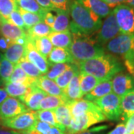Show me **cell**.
<instances>
[{
    "label": "cell",
    "instance_id": "1",
    "mask_svg": "<svg viewBox=\"0 0 134 134\" xmlns=\"http://www.w3.org/2000/svg\"><path fill=\"white\" fill-rule=\"evenodd\" d=\"M69 14L72 21L69 25L72 34L90 36L99 31L102 25L100 16L93 13L76 0H72Z\"/></svg>",
    "mask_w": 134,
    "mask_h": 134
},
{
    "label": "cell",
    "instance_id": "2",
    "mask_svg": "<svg viewBox=\"0 0 134 134\" xmlns=\"http://www.w3.org/2000/svg\"><path fill=\"white\" fill-rule=\"evenodd\" d=\"M75 63L80 73L90 75L100 81L111 80L117 73L122 72L124 69L116 57L108 54Z\"/></svg>",
    "mask_w": 134,
    "mask_h": 134
},
{
    "label": "cell",
    "instance_id": "3",
    "mask_svg": "<svg viewBox=\"0 0 134 134\" xmlns=\"http://www.w3.org/2000/svg\"><path fill=\"white\" fill-rule=\"evenodd\" d=\"M72 45L68 51L75 63L86 61L105 54L104 47L90 36L72 34Z\"/></svg>",
    "mask_w": 134,
    "mask_h": 134
},
{
    "label": "cell",
    "instance_id": "4",
    "mask_svg": "<svg viewBox=\"0 0 134 134\" xmlns=\"http://www.w3.org/2000/svg\"><path fill=\"white\" fill-rule=\"evenodd\" d=\"M106 121V118L99 108L95 106L90 111L83 115L72 118L70 126L66 130V134H77L83 132L92 125Z\"/></svg>",
    "mask_w": 134,
    "mask_h": 134
},
{
    "label": "cell",
    "instance_id": "5",
    "mask_svg": "<svg viewBox=\"0 0 134 134\" xmlns=\"http://www.w3.org/2000/svg\"><path fill=\"white\" fill-rule=\"evenodd\" d=\"M94 104L99 108L106 119L117 121L121 115V98L113 92L97 99Z\"/></svg>",
    "mask_w": 134,
    "mask_h": 134
},
{
    "label": "cell",
    "instance_id": "6",
    "mask_svg": "<svg viewBox=\"0 0 134 134\" xmlns=\"http://www.w3.org/2000/svg\"><path fill=\"white\" fill-rule=\"evenodd\" d=\"M104 50L115 57H125L134 51V34H120L106 44Z\"/></svg>",
    "mask_w": 134,
    "mask_h": 134
},
{
    "label": "cell",
    "instance_id": "7",
    "mask_svg": "<svg viewBox=\"0 0 134 134\" xmlns=\"http://www.w3.org/2000/svg\"><path fill=\"white\" fill-rule=\"evenodd\" d=\"M121 34H134V8L127 5H118L113 10Z\"/></svg>",
    "mask_w": 134,
    "mask_h": 134
},
{
    "label": "cell",
    "instance_id": "8",
    "mask_svg": "<svg viewBox=\"0 0 134 134\" xmlns=\"http://www.w3.org/2000/svg\"><path fill=\"white\" fill-rule=\"evenodd\" d=\"M37 121L35 111H29L9 119L0 121V125L5 127L25 132L34 128Z\"/></svg>",
    "mask_w": 134,
    "mask_h": 134
},
{
    "label": "cell",
    "instance_id": "9",
    "mask_svg": "<svg viewBox=\"0 0 134 134\" xmlns=\"http://www.w3.org/2000/svg\"><path fill=\"white\" fill-rule=\"evenodd\" d=\"M120 34L119 27L117 24L115 15L112 12L102 22L101 27L98 31L96 39L97 42L104 47V45Z\"/></svg>",
    "mask_w": 134,
    "mask_h": 134
},
{
    "label": "cell",
    "instance_id": "10",
    "mask_svg": "<svg viewBox=\"0 0 134 134\" xmlns=\"http://www.w3.org/2000/svg\"><path fill=\"white\" fill-rule=\"evenodd\" d=\"M29 111L26 106L19 99L8 97L0 105V121L14 118Z\"/></svg>",
    "mask_w": 134,
    "mask_h": 134
},
{
    "label": "cell",
    "instance_id": "11",
    "mask_svg": "<svg viewBox=\"0 0 134 134\" xmlns=\"http://www.w3.org/2000/svg\"><path fill=\"white\" fill-rule=\"evenodd\" d=\"M111 81L113 93L120 98L134 90V78L123 71L117 73Z\"/></svg>",
    "mask_w": 134,
    "mask_h": 134
},
{
    "label": "cell",
    "instance_id": "12",
    "mask_svg": "<svg viewBox=\"0 0 134 134\" xmlns=\"http://www.w3.org/2000/svg\"><path fill=\"white\" fill-rule=\"evenodd\" d=\"M25 52L24 58L28 60L29 62L34 64L42 73L46 75L49 70V64L48 60L40 54L34 46L33 43L27 38V43L25 44Z\"/></svg>",
    "mask_w": 134,
    "mask_h": 134
},
{
    "label": "cell",
    "instance_id": "13",
    "mask_svg": "<svg viewBox=\"0 0 134 134\" xmlns=\"http://www.w3.org/2000/svg\"><path fill=\"white\" fill-rule=\"evenodd\" d=\"M46 96H47V94L45 92L39 89L35 85H33L29 86L27 95L21 100V102H23L30 111H37L39 110V107L41 100Z\"/></svg>",
    "mask_w": 134,
    "mask_h": 134
},
{
    "label": "cell",
    "instance_id": "14",
    "mask_svg": "<svg viewBox=\"0 0 134 134\" xmlns=\"http://www.w3.org/2000/svg\"><path fill=\"white\" fill-rule=\"evenodd\" d=\"M0 32L3 37L10 40L13 43H15L18 39L27 36V33L24 30L4 19L0 23Z\"/></svg>",
    "mask_w": 134,
    "mask_h": 134
},
{
    "label": "cell",
    "instance_id": "15",
    "mask_svg": "<svg viewBox=\"0 0 134 134\" xmlns=\"http://www.w3.org/2000/svg\"><path fill=\"white\" fill-rule=\"evenodd\" d=\"M79 3L85 6L93 13H95L100 18L107 17L110 13L113 12L112 9L102 0H76Z\"/></svg>",
    "mask_w": 134,
    "mask_h": 134
},
{
    "label": "cell",
    "instance_id": "16",
    "mask_svg": "<svg viewBox=\"0 0 134 134\" xmlns=\"http://www.w3.org/2000/svg\"><path fill=\"white\" fill-rule=\"evenodd\" d=\"M54 113L58 127L66 132L67 128L70 126L72 120V116L69 107L66 104L60 106L54 110Z\"/></svg>",
    "mask_w": 134,
    "mask_h": 134
},
{
    "label": "cell",
    "instance_id": "17",
    "mask_svg": "<svg viewBox=\"0 0 134 134\" xmlns=\"http://www.w3.org/2000/svg\"><path fill=\"white\" fill-rule=\"evenodd\" d=\"M34 85L46 93H48L49 96H64L63 90H62L54 81L48 79L46 76L42 75L37 78Z\"/></svg>",
    "mask_w": 134,
    "mask_h": 134
},
{
    "label": "cell",
    "instance_id": "18",
    "mask_svg": "<svg viewBox=\"0 0 134 134\" xmlns=\"http://www.w3.org/2000/svg\"><path fill=\"white\" fill-rule=\"evenodd\" d=\"M79 75L80 74H77L74 77L66 88L63 90L64 96L67 101L66 105L75 100L81 99V98L83 97L80 88Z\"/></svg>",
    "mask_w": 134,
    "mask_h": 134
},
{
    "label": "cell",
    "instance_id": "19",
    "mask_svg": "<svg viewBox=\"0 0 134 134\" xmlns=\"http://www.w3.org/2000/svg\"><path fill=\"white\" fill-rule=\"evenodd\" d=\"M112 91H113V86H112L111 80L104 81H100L90 92H89L83 97L85 100L94 102L97 99H99L100 98L111 93Z\"/></svg>",
    "mask_w": 134,
    "mask_h": 134
},
{
    "label": "cell",
    "instance_id": "20",
    "mask_svg": "<svg viewBox=\"0 0 134 134\" xmlns=\"http://www.w3.org/2000/svg\"><path fill=\"white\" fill-rule=\"evenodd\" d=\"M48 38L57 48L69 49L72 43V34L69 31L66 32H54L52 31L48 34Z\"/></svg>",
    "mask_w": 134,
    "mask_h": 134
},
{
    "label": "cell",
    "instance_id": "21",
    "mask_svg": "<svg viewBox=\"0 0 134 134\" xmlns=\"http://www.w3.org/2000/svg\"><path fill=\"white\" fill-rule=\"evenodd\" d=\"M48 64L54 63H74L75 60L72 58L69 52L62 48H53L52 51L48 57Z\"/></svg>",
    "mask_w": 134,
    "mask_h": 134
},
{
    "label": "cell",
    "instance_id": "22",
    "mask_svg": "<svg viewBox=\"0 0 134 134\" xmlns=\"http://www.w3.org/2000/svg\"><path fill=\"white\" fill-rule=\"evenodd\" d=\"M67 106L69 107L72 118H75L88 113L95 107L96 104L85 99H79L68 104Z\"/></svg>",
    "mask_w": 134,
    "mask_h": 134
},
{
    "label": "cell",
    "instance_id": "23",
    "mask_svg": "<svg viewBox=\"0 0 134 134\" xmlns=\"http://www.w3.org/2000/svg\"><path fill=\"white\" fill-rule=\"evenodd\" d=\"M121 119L125 121L134 114V90L128 92L121 98Z\"/></svg>",
    "mask_w": 134,
    "mask_h": 134
},
{
    "label": "cell",
    "instance_id": "24",
    "mask_svg": "<svg viewBox=\"0 0 134 134\" xmlns=\"http://www.w3.org/2000/svg\"><path fill=\"white\" fill-rule=\"evenodd\" d=\"M25 52V46L13 43L10 45L9 47L5 52L4 58L14 64H18V63L24 58Z\"/></svg>",
    "mask_w": 134,
    "mask_h": 134
},
{
    "label": "cell",
    "instance_id": "25",
    "mask_svg": "<svg viewBox=\"0 0 134 134\" xmlns=\"http://www.w3.org/2000/svg\"><path fill=\"white\" fill-rule=\"evenodd\" d=\"M77 74H80V71L76 63H70L69 64V67L67 68L66 70L61 75L57 77L54 80V82L62 90H64L72 81V78Z\"/></svg>",
    "mask_w": 134,
    "mask_h": 134
},
{
    "label": "cell",
    "instance_id": "26",
    "mask_svg": "<svg viewBox=\"0 0 134 134\" xmlns=\"http://www.w3.org/2000/svg\"><path fill=\"white\" fill-rule=\"evenodd\" d=\"M57 16L52 27V31L54 32H66L69 31V11L61 10H55Z\"/></svg>",
    "mask_w": 134,
    "mask_h": 134
},
{
    "label": "cell",
    "instance_id": "27",
    "mask_svg": "<svg viewBox=\"0 0 134 134\" xmlns=\"http://www.w3.org/2000/svg\"><path fill=\"white\" fill-rule=\"evenodd\" d=\"M37 79L32 78L29 75H26V73L16 64L14 67V72L12 73L11 76L10 77V83H19L23 84L25 86H31L35 84Z\"/></svg>",
    "mask_w": 134,
    "mask_h": 134
},
{
    "label": "cell",
    "instance_id": "28",
    "mask_svg": "<svg viewBox=\"0 0 134 134\" xmlns=\"http://www.w3.org/2000/svg\"><path fill=\"white\" fill-rule=\"evenodd\" d=\"M66 103L67 101L65 96H47L41 100L39 107V110H54L60 106L66 104Z\"/></svg>",
    "mask_w": 134,
    "mask_h": 134
},
{
    "label": "cell",
    "instance_id": "29",
    "mask_svg": "<svg viewBox=\"0 0 134 134\" xmlns=\"http://www.w3.org/2000/svg\"><path fill=\"white\" fill-rule=\"evenodd\" d=\"M79 81H80V88L83 96L90 92L100 82L95 77L84 73H80Z\"/></svg>",
    "mask_w": 134,
    "mask_h": 134
},
{
    "label": "cell",
    "instance_id": "30",
    "mask_svg": "<svg viewBox=\"0 0 134 134\" xmlns=\"http://www.w3.org/2000/svg\"><path fill=\"white\" fill-rule=\"evenodd\" d=\"M27 38H28V37H27ZM28 39L33 43L34 48H36V50L43 56V58H45L46 59L48 58L49 54L51 53L53 49L52 43H51L48 37L33 39V40L29 38Z\"/></svg>",
    "mask_w": 134,
    "mask_h": 134
},
{
    "label": "cell",
    "instance_id": "31",
    "mask_svg": "<svg viewBox=\"0 0 134 134\" xmlns=\"http://www.w3.org/2000/svg\"><path fill=\"white\" fill-rule=\"evenodd\" d=\"M15 1L19 8L30 13L40 15L43 17L45 14L47 12V10L43 9L39 5L36 0H15Z\"/></svg>",
    "mask_w": 134,
    "mask_h": 134
},
{
    "label": "cell",
    "instance_id": "32",
    "mask_svg": "<svg viewBox=\"0 0 134 134\" xmlns=\"http://www.w3.org/2000/svg\"><path fill=\"white\" fill-rule=\"evenodd\" d=\"M52 31V28H50L45 23L41 22L39 23L33 27L30 28L27 31V37L28 38L37 39L41 37H46L48 36V34Z\"/></svg>",
    "mask_w": 134,
    "mask_h": 134
},
{
    "label": "cell",
    "instance_id": "33",
    "mask_svg": "<svg viewBox=\"0 0 134 134\" xmlns=\"http://www.w3.org/2000/svg\"><path fill=\"white\" fill-rule=\"evenodd\" d=\"M5 86L7 93L13 98H17L20 101L27 95L29 90V86L10 82L5 83Z\"/></svg>",
    "mask_w": 134,
    "mask_h": 134
},
{
    "label": "cell",
    "instance_id": "34",
    "mask_svg": "<svg viewBox=\"0 0 134 134\" xmlns=\"http://www.w3.org/2000/svg\"><path fill=\"white\" fill-rule=\"evenodd\" d=\"M14 64L6 60L5 58L0 62V79L5 84L9 81V79L14 69Z\"/></svg>",
    "mask_w": 134,
    "mask_h": 134
},
{
    "label": "cell",
    "instance_id": "35",
    "mask_svg": "<svg viewBox=\"0 0 134 134\" xmlns=\"http://www.w3.org/2000/svg\"><path fill=\"white\" fill-rule=\"evenodd\" d=\"M17 10L19 11L20 14L22 15L25 25L28 29L33 27L34 25H35L39 23L43 22V17L41 16L40 15L25 11L24 10L21 9L19 7H17Z\"/></svg>",
    "mask_w": 134,
    "mask_h": 134
},
{
    "label": "cell",
    "instance_id": "36",
    "mask_svg": "<svg viewBox=\"0 0 134 134\" xmlns=\"http://www.w3.org/2000/svg\"><path fill=\"white\" fill-rule=\"evenodd\" d=\"M15 0H0V15L2 18L8 21L13 11L17 9Z\"/></svg>",
    "mask_w": 134,
    "mask_h": 134
},
{
    "label": "cell",
    "instance_id": "37",
    "mask_svg": "<svg viewBox=\"0 0 134 134\" xmlns=\"http://www.w3.org/2000/svg\"><path fill=\"white\" fill-rule=\"evenodd\" d=\"M23 71H24L27 75L29 77L37 79L40 77L42 76V73L39 71V69L35 66L34 64H32L31 62H29L28 60L25 58H23L17 64Z\"/></svg>",
    "mask_w": 134,
    "mask_h": 134
},
{
    "label": "cell",
    "instance_id": "38",
    "mask_svg": "<svg viewBox=\"0 0 134 134\" xmlns=\"http://www.w3.org/2000/svg\"><path fill=\"white\" fill-rule=\"evenodd\" d=\"M35 114H36L37 119L40 120V121L46 122L48 125L58 127V125H57L54 113V110H37V111H35Z\"/></svg>",
    "mask_w": 134,
    "mask_h": 134
},
{
    "label": "cell",
    "instance_id": "39",
    "mask_svg": "<svg viewBox=\"0 0 134 134\" xmlns=\"http://www.w3.org/2000/svg\"><path fill=\"white\" fill-rule=\"evenodd\" d=\"M49 66H51L50 70H48L47 74H46L45 76L47 78L54 81L57 77L61 75L63 72L66 70L69 67V64L67 63H54V64H49Z\"/></svg>",
    "mask_w": 134,
    "mask_h": 134
},
{
    "label": "cell",
    "instance_id": "40",
    "mask_svg": "<svg viewBox=\"0 0 134 134\" xmlns=\"http://www.w3.org/2000/svg\"><path fill=\"white\" fill-rule=\"evenodd\" d=\"M8 22H9L10 23L15 25L16 26L19 27V28L22 29L23 30H24L27 33L28 29L26 28V26L25 25L24 21H23V17H22V15L20 14L19 11L17 9L15 10L14 11H13L11 13V14L10 16Z\"/></svg>",
    "mask_w": 134,
    "mask_h": 134
},
{
    "label": "cell",
    "instance_id": "41",
    "mask_svg": "<svg viewBox=\"0 0 134 134\" xmlns=\"http://www.w3.org/2000/svg\"><path fill=\"white\" fill-rule=\"evenodd\" d=\"M124 64L127 71L134 78V51L128 53L123 57Z\"/></svg>",
    "mask_w": 134,
    "mask_h": 134
},
{
    "label": "cell",
    "instance_id": "42",
    "mask_svg": "<svg viewBox=\"0 0 134 134\" xmlns=\"http://www.w3.org/2000/svg\"><path fill=\"white\" fill-rule=\"evenodd\" d=\"M55 10L69 11L72 0H50Z\"/></svg>",
    "mask_w": 134,
    "mask_h": 134
},
{
    "label": "cell",
    "instance_id": "43",
    "mask_svg": "<svg viewBox=\"0 0 134 134\" xmlns=\"http://www.w3.org/2000/svg\"><path fill=\"white\" fill-rule=\"evenodd\" d=\"M51 127H52V126L47 124V123L40 121H37L34 129L36 130L40 134H46L50 130Z\"/></svg>",
    "mask_w": 134,
    "mask_h": 134
},
{
    "label": "cell",
    "instance_id": "44",
    "mask_svg": "<svg viewBox=\"0 0 134 134\" xmlns=\"http://www.w3.org/2000/svg\"><path fill=\"white\" fill-rule=\"evenodd\" d=\"M108 128V126L107 125H101V126H98V127H93L92 129L86 130L83 132L81 133H79L77 134H104V131L106 129Z\"/></svg>",
    "mask_w": 134,
    "mask_h": 134
},
{
    "label": "cell",
    "instance_id": "45",
    "mask_svg": "<svg viewBox=\"0 0 134 134\" xmlns=\"http://www.w3.org/2000/svg\"><path fill=\"white\" fill-rule=\"evenodd\" d=\"M56 16L53 14L51 11H47L43 16V23H45L48 26L52 29Z\"/></svg>",
    "mask_w": 134,
    "mask_h": 134
},
{
    "label": "cell",
    "instance_id": "46",
    "mask_svg": "<svg viewBox=\"0 0 134 134\" xmlns=\"http://www.w3.org/2000/svg\"><path fill=\"white\" fill-rule=\"evenodd\" d=\"M36 1L39 5L46 10H47V11L55 10V8H54L50 0H36Z\"/></svg>",
    "mask_w": 134,
    "mask_h": 134
},
{
    "label": "cell",
    "instance_id": "47",
    "mask_svg": "<svg viewBox=\"0 0 134 134\" xmlns=\"http://www.w3.org/2000/svg\"><path fill=\"white\" fill-rule=\"evenodd\" d=\"M125 126H126V134L134 133V114L127 120Z\"/></svg>",
    "mask_w": 134,
    "mask_h": 134
},
{
    "label": "cell",
    "instance_id": "48",
    "mask_svg": "<svg viewBox=\"0 0 134 134\" xmlns=\"http://www.w3.org/2000/svg\"><path fill=\"white\" fill-rule=\"evenodd\" d=\"M107 134H126V126L125 123H120L113 130Z\"/></svg>",
    "mask_w": 134,
    "mask_h": 134
},
{
    "label": "cell",
    "instance_id": "49",
    "mask_svg": "<svg viewBox=\"0 0 134 134\" xmlns=\"http://www.w3.org/2000/svg\"><path fill=\"white\" fill-rule=\"evenodd\" d=\"M13 42L10 40L5 39L3 37H0V52H5L7 48L10 46V45Z\"/></svg>",
    "mask_w": 134,
    "mask_h": 134
},
{
    "label": "cell",
    "instance_id": "50",
    "mask_svg": "<svg viewBox=\"0 0 134 134\" xmlns=\"http://www.w3.org/2000/svg\"><path fill=\"white\" fill-rule=\"evenodd\" d=\"M102 1L105 2L110 8H115L118 5H121L122 3L125 2L126 0H102Z\"/></svg>",
    "mask_w": 134,
    "mask_h": 134
},
{
    "label": "cell",
    "instance_id": "51",
    "mask_svg": "<svg viewBox=\"0 0 134 134\" xmlns=\"http://www.w3.org/2000/svg\"><path fill=\"white\" fill-rule=\"evenodd\" d=\"M46 134H66V132L63 131V130L60 129L59 127L52 126V127H51L50 130L48 131L47 133Z\"/></svg>",
    "mask_w": 134,
    "mask_h": 134
},
{
    "label": "cell",
    "instance_id": "52",
    "mask_svg": "<svg viewBox=\"0 0 134 134\" xmlns=\"http://www.w3.org/2000/svg\"><path fill=\"white\" fill-rule=\"evenodd\" d=\"M8 93L5 90L2 89V88H0V105L4 102V100L8 97Z\"/></svg>",
    "mask_w": 134,
    "mask_h": 134
},
{
    "label": "cell",
    "instance_id": "53",
    "mask_svg": "<svg viewBox=\"0 0 134 134\" xmlns=\"http://www.w3.org/2000/svg\"><path fill=\"white\" fill-rule=\"evenodd\" d=\"M0 134H22L19 131L8 130L6 128H0Z\"/></svg>",
    "mask_w": 134,
    "mask_h": 134
},
{
    "label": "cell",
    "instance_id": "54",
    "mask_svg": "<svg viewBox=\"0 0 134 134\" xmlns=\"http://www.w3.org/2000/svg\"><path fill=\"white\" fill-rule=\"evenodd\" d=\"M22 134H40L39 132H37L35 129L30 130H27V131H25L23 132Z\"/></svg>",
    "mask_w": 134,
    "mask_h": 134
},
{
    "label": "cell",
    "instance_id": "55",
    "mask_svg": "<svg viewBox=\"0 0 134 134\" xmlns=\"http://www.w3.org/2000/svg\"><path fill=\"white\" fill-rule=\"evenodd\" d=\"M125 3L127 5H129V6L134 8V0H126Z\"/></svg>",
    "mask_w": 134,
    "mask_h": 134
},
{
    "label": "cell",
    "instance_id": "56",
    "mask_svg": "<svg viewBox=\"0 0 134 134\" xmlns=\"http://www.w3.org/2000/svg\"><path fill=\"white\" fill-rule=\"evenodd\" d=\"M3 58V56H2V52H0V62H1V60H2V59Z\"/></svg>",
    "mask_w": 134,
    "mask_h": 134
},
{
    "label": "cell",
    "instance_id": "57",
    "mask_svg": "<svg viewBox=\"0 0 134 134\" xmlns=\"http://www.w3.org/2000/svg\"><path fill=\"white\" fill-rule=\"evenodd\" d=\"M2 20H3V19L2 18V16H1V15H0V23H2Z\"/></svg>",
    "mask_w": 134,
    "mask_h": 134
},
{
    "label": "cell",
    "instance_id": "58",
    "mask_svg": "<svg viewBox=\"0 0 134 134\" xmlns=\"http://www.w3.org/2000/svg\"><path fill=\"white\" fill-rule=\"evenodd\" d=\"M2 84H3V82L2 81V80L0 79V86H1V85H2Z\"/></svg>",
    "mask_w": 134,
    "mask_h": 134
},
{
    "label": "cell",
    "instance_id": "59",
    "mask_svg": "<svg viewBox=\"0 0 134 134\" xmlns=\"http://www.w3.org/2000/svg\"><path fill=\"white\" fill-rule=\"evenodd\" d=\"M0 36H1V32H0Z\"/></svg>",
    "mask_w": 134,
    "mask_h": 134
},
{
    "label": "cell",
    "instance_id": "60",
    "mask_svg": "<svg viewBox=\"0 0 134 134\" xmlns=\"http://www.w3.org/2000/svg\"><path fill=\"white\" fill-rule=\"evenodd\" d=\"M133 134H134V133H133Z\"/></svg>",
    "mask_w": 134,
    "mask_h": 134
}]
</instances>
